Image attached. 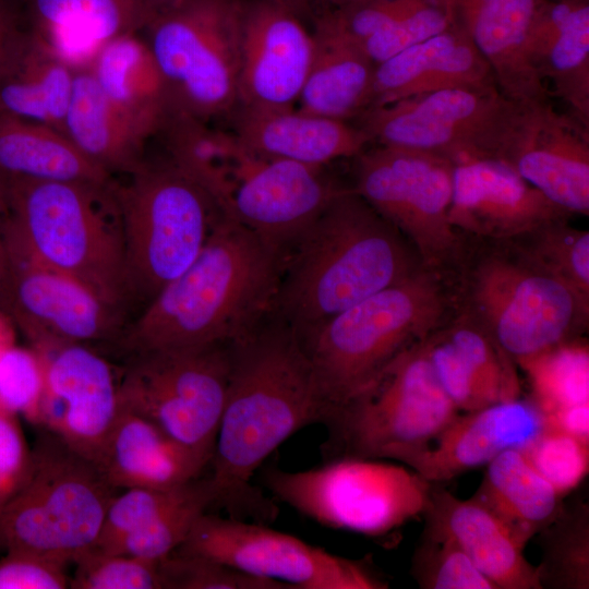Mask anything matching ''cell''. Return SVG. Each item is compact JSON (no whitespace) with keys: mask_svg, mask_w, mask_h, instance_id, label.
<instances>
[{"mask_svg":"<svg viewBox=\"0 0 589 589\" xmlns=\"http://www.w3.org/2000/svg\"><path fill=\"white\" fill-rule=\"evenodd\" d=\"M230 348V377L208 479L216 505L237 518L267 508L251 484L255 471L293 433L323 423L326 407L299 338L272 311Z\"/></svg>","mask_w":589,"mask_h":589,"instance_id":"cell-1","label":"cell"},{"mask_svg":"<svg viewBox=\"0 0 589 589\" xmlns=\"http://www.w3.org/2000/svg\"><path fill=\"white\" fill-rule=\"evenodd\" d=\"M286 256L219 215L202 251L149 300L119 341L132 354L230 344L271 311Z\"/></svg>","mask_w":589,"mask_h":589,"instance_id":"cell-2","label":"cell"},{"mask_svg":"<svg viewBox=\"0 0 589 589\" xmlns=\"http://www.w3.org/2000/svg\"><path fill=\"white\" fill-rule=\"evenodd\" d=\"M423 268L399 230L345 188L288 253L272 313L303 342L337 314Z\"/></svg>","mask_w":589,"mask_h":589,"instance_id":"cell-3","label":"cell"},{"mask_svg":"<svg viewBox=\"0 0 589 589\" xmlns=\"http://www.w3.org/2000/svg\"><path fill=\"white\" fill-rule=\"evenodd\" d=\"M455 312L483 328L517 366L581 338L589 298L510 240L464 236L449 272Z\"/></svg>","mask_w":589,"mask_h":589,"instance_id":"cell-4","label":"cell"},{"mask_svg":"<svg viewBox=\"0 0 589 589\" xmlns=\"http://www.w3.org/2000/svg\"><path fill=\"white\" fill-rule=\"evenodd\" d=\"M454 313L449 274L423 268L323 324L301 345L326 417L400 354L423 342Z\"/></svg>","mask_w":589,"mask_h":589,"instance_id":"cell-5","label":"cell"},{"mask_svg":"<svg viewBox=\"0 0 589 589\" xmlns=\"http://www.w3.org/2000/svg\"><path fill=\"white\" fill-rule=\"evenodd\" d=\"M0 180L5 233L123 311L130 294L115 182Z\"/></svg>","mask_w":589,"mask_h":589,"instance_id":"cell-6","label":"cell"},{"mask_svg":"<svg viewBox=\"0 0 589 589\" xmlns=\"http://www.w3.org/2000/svg\"><path fill=\"white\" fill-rule=\"evenodd\" d=\"M113 192L130 299L146 304L197 257L220 215L166 156L146 159Z\"/></svg>","mask_w":589,"mask_h":589,"instance_id":"cell-7","label":"cell"},{"mask_svg":"<svg viewBox=\"0 0 589 589\" xmlns=\"http://www.w3.org/2000/svg\"><path fill=\"white\" fill-rule=\"evenodd\" d=\"M28 477L0 508V551L73 563L92 549L116 495L94 462L49 433L32 448Z\"/></svg>","mask_w":589,"mask_h":589,"instance_id":"cell-8","label":"cell"},{"mask_svg":"<svg viewBox=\"0 0 589 589\" xmlns=\"http://www.w3.org/2000/svg\"><path fill=\"white\" fill-rule=\"evenodd\" d=\"M440 385L424 341L332 409L323 424L328 458L389 459L408 465L459 414Z\"/></svg>","mask_w":589,"mask_h":589,"instance_id":"cell-9","label":"cell"},{"mask_svg":"<svg viewBox=\"0 0 589 589\" xmlns=\"http://www.w3.org/2000/svg\"><path fill=\"white\" fill-rule=\"evenodd\" d=\"M245 3L181 0L143 31L170 111L213 123L236 109Z\"/></svg>","mask_w":589,"mask_h":589,"instance_id":"cell-10","label":"cell"},{"mask_svg":"<svg viewBox=\"0 0 589 589\" xmlns=\"http://www.w3.org/2000/svg\"><path fill=\"white\" fill-rule=\"evenodd\" d=\"M263 483L320 525L369 537L422 515L432 486L410 467L359 457H336L302 471L266 468Z\"/></svg>","mask_w":589,"mask_h":589,"instance_id":"cell-11","label":"cell"},{"mask_svg":"<svg viewBox=\"0 0 589 589\" xmlns=\"http://www.w3.org/2000/svg\"><path fill=\"white\" fill-rule=\"evenodd\" d=\"M230 345L132 354L119 380V407L151 420L209 464L229 384Z\"/></svg>","mask_w":589,"mask_h":589,"instance_id":"cell-12","label":"cell"},{"mask_svg":"<svg viewBox=\"0 0 589 589\" xmlns=\"http://www.w3.org/2000/svg\"><path fill=\"white\" fill-rule=\"evenodd\" d=\"M354 159L352 190L399 230L426 268L449 273L464 244L448 220L455 163L385 145L365 148Z\"/></svg>","mask_w":589,"mask_h":589,"instance_id":"cell-13","label":"cell"},{"mask_svg":"<svg viewBox=\"0 0 589 589\" xmlns=\"http://www.w3.org/2000/svg\"><path fill=\"white\" fill-rule=\"evenodd\" d=\"M518 108L497 87L452 88L366 109L354 124L377 145L498 160Z\"/></svg>","mask_w":589,"mask_h":589,"instance_id":"cell-14","label":"cell"},{"mask_svg":"<svg viewBox=\"0 0 589 589\" xmlns=\"http://www.w3.org/2000/svg\"><path fill=\"white\" fill-rule=\"evenodd\" d=\"M176 551L279 581L290 589L388 588V582L366 560L338 556L293 536L236 517L203 514Z\"/></svg>","mask_w":589,"mask_h":589,"instance_id":"cell-15","label":"cell"},{"mask_svg":"<svg viewBox=\"0 0 589 589\" xmlns=\"http://www.w3.org/2000/svg\"><path fill=\"white\" fill-rule=\"evenodd\" d=\"M324 168L260 156L239 141L231 167L229 218L287 257L333 197L345 189Z\"/></svg>","mask_w":589,"mask_h":589,"instance_id":"cell-16","label":"cell"},{"mask_svg":"<svg viewBox=\"0 0 589 589\" xmlns=\"http://www.w3.org/2000/svg\"><path fill=\"white\" fill-rule=\"evenodd\" d=\"M5 242L10 263L5 310L33 347L119 340L123 311L77 279L41 263L7 233Z\"/></svg>","mask_w":589,"mask_h":589,"instance_id":"cell-17","label":"cell"},{"mask_svg":"<svg viewBox=\"0 0 589 589\" xmlns=\"http://www.w3.org/2000/svg\"><path fill=\"white\" fill-rule=\"evenodd\" d=\"M33 349L44 368L39 425L96 465L120 410L111 365L82 344Z\"/></svg>","mask_w":589,"mask_h":589,"instance_id":"cell-18","label":"cell"},{"mask_svg":"<svg viewBox=\"0 0 589 589\" xmlns=\"http://www.w3.org/2000/svg\"><path fill=\"white\" fill-rule=\"evenodd\" d=\"M570 215L589 214V127L561 112L550 98L519 103L500 157Z\"/></svg>","mask_w":589,"mask_h":589,"instance_id":"cell-19","label":"cell"},{"mask_svg":"<svg viewBox=\"0 0 589 589\" xmlns=\"http://www.w3.org/2000/svg\"><path fill=\"white\" fill-rule=\"evenodd\" d=\"M314 51L302 19L275 0L247 1L238 106L291 108L298 103Z\"/></svg>","mask_w":589,"mask_h":589,"instance_id":"cell-20","label":"cell"},{"mask_svg":"<svg viewBox=\"0 0 589 589\" xmlns=\"http://www.w3.org/2000/svg\"><path fill=\"white\" fill-rule=\"evenodd\" d=\"M573 216L497 159L456 161L448 212L462 236L508 240L548 220Z\"/></svg>","mask_w":589,"mask_h":589,"instance_id":"cell-21","label":"cell"},{"mask_svg":"<svg viewBox=\"0 0 589 589\" xmlns=\"http://www.w3.org/2000/svg\"><path fill=\"white\" fill-rule=\"evenodd\" d=\"M548 426L537 404L521 397L458 414L407 466L431 483L488 465L501 453L532 443Z\"/></svg>","mask_w":589,"mask_h":589,"instance_id":"cell-22","label":"cell"},{"mask_svg":"<svg viewBox=\"0 0 589 589\" xmlns=\"http://www.w3.org/2000/svg\"><path fill=\"white\" fill-rule=\"evenodd\" d=\"M445 1L506 97L519 103L551 98L529 56L531 32L546 0Z\"/></svg>","mask_w":589,"mask_h":589,"instance_id":"cell-23","label":"cell"},{"mask_svg":"<svg viewBox=\"0 0 589 589\" xmlns=\"http://www.w3.org/2000/svg\"><path fill=\"white\" fill-rule=\"evenodd\" d=\"M495 87L490 64L453 22L445 31L375 65L368 109L443 89Z\"/></svg>","mask_w":589,"mask_h":589,"instance_id":"cell-24","label":"cell"},{"mask_svg":"<svg viewBox=\"0 0 589 589\" xmlns=\"http://www.w3.org/2000/svg\"><path fill=\"white\" fill-rule=\"evenodd\" d=\"M422 515L424 529L455 542L496 589H541L526 545L474 496L460 500L432 483Z\"/></svg>","mask_w":589,"mask_h":589,"instance_id":"cell-25","label":"cell"},{"mask_svg":"<svg viewBox=\"0 0 589 589\" xmlns=\"http://www.w3.org/2000/svg\"><path fill=\"white\" fill-rule=\"evenodd\" d=\"M231 132L252 153L313 166L354 158L371 144L354 123L316 116L297 107L252 109L237 106Z\"/></svg>","mask_w":589,"mask_h":589,"instance_id":"cell-26","label":"cell"},{"mask_svg":"<svg viewBox=\"0 0 589 589\" xmlns=\"http://www.w3.org/2000/svg\"><path fill=\"white\" fill-rule=\"evenodd\" d=\"M28 28L74 70L87 69L111 40L143 33L148 0H25Z\"/></svg>","mask_w":589,"mask_h":589,"instance_id":"cell-27","label":"cell"},{"mask_svg":"<svg viewBox=\"0 0 589 589\" xmlns=\"http://www.w3.org/2000/svg\"><path fill=\"white\" fill-rule=\"evenodd\" d=\"M209 465L151 420L120 408L96 464L113 489H171L200 478Z\"/></svg>","mask_w":589,"mask_h":589,"instance_id":"cell-28","label":"cell"},{"mask_svg":"<svg viewBox=\"0 0 589 589\" xmlns=\"http://www.w3.org/2000/svg\"><path fill=\"white\" fill-rule=\"evenodd\" d=\"M530 61L568 113L589 127V5L546 0L529 40Z\"/></svg>","mask_w":589,"mask_h":589,"instance_id":"cell-29","label":"cell"},{"mask_svg":"<svg viewBox=\"0 0 589 589\" xmlns=\"http://www.w3.org/2000/svg\"><path fill=\"white\" fill-rule=\"evenodd\" d=\"M314 51L297 108L350 122L371 101L375 63L362 46L313 22Z\"/></svg>","mask_w":589,"mask_h":589,"instance_id":"cell-30","label":"cell"},{"mask_svg":"<svg viewBox=\"0 0 589 589\" xmlns=\"http://www.w3.org/2000/svg\"><path fill=\"white\" fill-rule=\"evenodd\" d=\"M62 133L111 177L133 171L145 158L151 140L108 99L87 69L75 72Z\"/></svg>","mask_w":589,"mask_h":589,"instance_id":"cell-31","label":"cell"},{"mask_svg":"<svg viewBox=\"0 0 589 589\" xmlns=\"http://www.w3.org/2000/svg\"><path fill=\"white\" fill-rule=\"evenodd\" d=\"M75 72L26 25L0 71V112L62 132Z\"/></svg>","mask_w":589,"mask_h":589,"instance_id":"cell-32","label":"cell"},{"mask_svg":"<svg viewBox=\"0 0 589 589\" xmlns=\"http://www.w3.org/2000/svg\"><path fill=\"white\" fill-rule=\"evenodd\" d=\"M87 70L108 99L149 139L170 112L166 86L142 33L108 43Z\"/></svg>","mask_w":589,"mask_h":589,"instance_id":"cell-33","label":"cell"},{"mask_svg":"<svg viewBox=\"0 0 589 589\" xmlns=\"http://www.w3.org/2000/svg\"><path fill=\"white\" fill-rule=\"evenodd\" d=\"M0 178L103 187L115 182L62 132L5 112H0Z\"/></svg>","mask_w":589,"mask_h":589,"instance_id":"cell-34","label":"cell"},{"mask_svg":"<svg viewBox=\"0 0 589 589\" xmlns=\"http://www.w3.org/2000/svg\"><path fill=\"white\" fill-rule=\"evenodd\" d=\"M485 466L473 496L526 545L557 516L563 496L533 467L522 449H507Z\"/></svg>","mask_w":589,"mask_h":589,"instance_id":"cell-35","label":"cell"},{"mask_svg":"<svg viewBox=\"0 0 589 589\" xmlns=\"http://www.w3.org/2000/svg\"><path fill=\"white\" fill-rule=\"evenodd\" d=\"M158 137L166 157L211 200L216 211L229 217L231 167L239 141L224 131L184 113L170 111Z\"/></svg>","mask_w":589,"mask_h":589,"instance_id":"cell-36","label":"cell"},{"mask_svg":"<svg viewBox=\"0 0 589 589\" xmlns=\"http://www.w3.org/2000/svg\"><path fill=\"white\" fill-rule=\"evenodd\" d=\"M201 501L216 505L208 478L171 489H127L110 501L92 550L108 553L125 536L153 527Z\"/></svg>","mask_w":589,"mask_h":589,"instance_id":"cell-37","label":"cell"},{"mask_svg":"<svg viewBox=\"0 0 589 589\" xmlns=\"http://www.w3.org/2000/svg\"><path fill=\"white\" fill-rule=\"evenodd\" d=\"M541 589L589 588V506L584 500L562 505L557 516L539 533Z\"/></svg>","mask_w":589,"mask_h":589,"instance_id":"cell-38","label":"cell"},{"mask_svg":"<svg viewBox=\"0 0 589 589\" xmlns=\"http://www.w3.org/2000/svg\"><path fill=\"white\" fill-rule=\"evenodd\" d=\"M528 376L531 400L545 414L589 402L588 345L579 338L557 346L519 365Z\"/></svg>","mask_w":589,"mask_h":589,"instance_id":"cell-39","label":"cell"},{"mask_svg":"<svg viewBox=\"0 0 589 589\" xmlns=\"http://www.w3.org/2000/svg\"><path fill=\"white\" fill-rule=\"evenodd\" d=\"M493 404L520 397L515 361L478 324L455 312L441 327Z\"/></svg>","mask_w":589,"mask_h":589,"instance_id":"cell-40","label":"cell"},{"mask_svg":"<svg viewBox=\"0 0 589 589\" xmlns=\"http://www.w3.org/2000/svg\"><path fill=\"white\" fill-rule=\"evenodd\" d=\"M569 218L548 220L508 240L589 298V231Z\"/></svg>","mask_w":589,"mask_h":589,"instance_id":"cell-41","label":"cell"},{"mask_svg":"<svg viewBox=\"0 0 589 589\" xmlns=\"http://www.w3.org/2000/svg\"><path fill=\"white\" fill-rule=\"evenodd\" d=\"M411 574L424 589H496L455 542L428 529L412 556Z\"/></svg>","mask_w":589,"mask_h":589,"instance_id":"cell-42","label":"cell"},{"mask_svg":"<svg viewBox=\"0 0 589 589\" xmlns=\"http://www.w3.org/2000/svg\"><path fill=\"white\" fill-rule=\"evenodd\" d=\"M159 562L89 549L73 562L69 588L164 589Z\"/></svg>","mask_w":589,"mask_h":589,"instance_id":"cell-43","label":"cell"},{"mask_svg":"<svg viewBox=\"0 0 589 589\" xmlns=\"http://www.w3.org/2000/svg\"><path fill=\"white\" fill-rule=\"evenodd\" d=\"M159 567L164 589H290L283 582L178 551L161 560Z\"/></svg>","mask_w":589,"mask_h":589,"instance_id":"cell-44","label":"cell"},{"mask_svg":"<svg viewBox=\"0 0 589 589\" xmlns=\"http://www.w3.org/2000/svg\"><path fill=\"white\" fill-rule=\"evenodd\" d=\"M522 450L563 497L588 474L589 443L550 425Z\"/></svg>","mask_w":589,"mask_h":589,"instance_id":"cell-45","label":"cell"},{"mask_svg":"<svg viewBox=\"0 0 589 589\" xmlns=\"http://www.w3.org/2000/svg\"><path fill=\"white\" fill-rule=\"evenodd\" d=\"M452 24L453 15L445 0H420L360 45L369 58L377 64L445 31Z\"/></svg>","mask_w":589,"mask_h":589,"instance_id":"cell-46","label":"cell"},{"mask_svg":"<svg viewBox=\"0 0 589 589\" xmlns=\"http://www.w3.org/2000/svg\"><path fill=\"white\" fill-rule=\"evenodd\" d=\"M44 368L32 348L5 346L0 350V406L39 425Z\"/></svg>","mask_w":589,"mask_h":589,"instance_id":"cell-47","label":"cell"},{"mask_svg":"<svg viewBox=\"0 0 589 589\" xmlns=\"http://www.w3.org/2000/svg\"><path fill=\"white\" fill-rule=\"evenodd\" d=\"M424 347L440 385L459 411L493 404L441 327L424 340Z\"/></svg>","mask_w":589,"mask_h":589,"instance_id":"cell-48","label":"cell"},{"mask_svg":"<svg viewBox=\"0 0 589 589\" xmlns=\"http://www.w3.org/2000/svg\"><path fill=\"white\" fill-rule=\"evenodd\" d=\"M420 0H357L313 16L318 22L361 44L407 12Z\"/></svg>","mask_w":589,"mask_h":589,"instance_id":"cell-49","label":"cell"},{"mask_svg":"<svg viewBox=\"0 0 589 589\" xmlns=\"http://www.w3.org/2000/svg\"><path fill=\"white\" fill-rule=\"evenodd\" d=\"M67 564L25 551H8L0 558V589H65Z\"/></svg>","mask_w":589,"mask_h":589,"instance_id":"cell-50","label":"cell"},{"mask_svg":"<svg viewBox=\"0 0 589 589\" xmlns=\"http://www.w3.org/2000/svg\"><path fill=\"white\" fill-rule=\"evenodd\" d=\"M32 461L17 414L0 406V508L23 486Z\"/></svg>","mask_w":589,"mask_h":589,"instance_id":"cell-51","label":"cell"},{"mask_svg":"<svg viewBox=\"0 0 589 589\" xmlns=\"http://www.w3.org/2000/svg\"><path fill=\"white\" fill-rule=\"evenodd\" d=\"M544 416L548 425L589 443V402L557 408Z\"/></svg>","mask_w":589,"mask_h":589,"instance_id":"cell-52","label":"cell"},{"mask_svg":"<svg viewBox=\"0 0 589 589\" xmlns=\"http://www.w3.org/2000/svg\"><path fill=\"white\" fill-rule=\"evenodd\" d=\"M26 25L19 0H0V71Z\"/></svg>","mask_w":589,"mask_h":589,"instance_id":"cell-53","label":"cell"},{"mask_svg":"<svg viewBox=\"0 0 589 589\" xmlns=\"http://www.w3.org/2000/svg\"><path fill=\"white\" fill-rule=\"evenodd\" d=\"M5 204L0 180V303L5 308L10 287V263L4 233Z\"/></svg>","mask_w":589,"mask_h":589,"instance_id":"cell-54","label":"cell"},{"mask_svg":"<svg viewBox=\"0 0 589 589\" xmlns=\"http://www.w3.org/2000/svg\"><path fill=\"white\" fill-rule=\"evenodd\" d=\"M284 7L291 10L301 19L312 17V8L310 0H275Z\"/></svg>","mask_w":589,"mask_h":589,"instance_id":"cell-55","label":"cell"},{"mask_svg":"<svg viewBox=\"0 0 589 589\" xmlns=\"http://www.w3.org/2000/svg\"><path fill=\"white\" fill-rule=\"evenodd\" d=\"M180 1L181 0H148L156 15L175 7Z\"/></svg>","mask_w":589,"mask_h":589,"instance_id":"cell-56","label":"cell"}]
</instances>
